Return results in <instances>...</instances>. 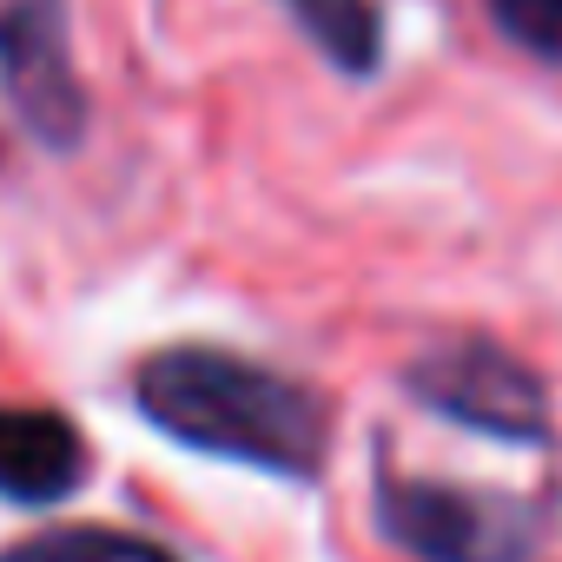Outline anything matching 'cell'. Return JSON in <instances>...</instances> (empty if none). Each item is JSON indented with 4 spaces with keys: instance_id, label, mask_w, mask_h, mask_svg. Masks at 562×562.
Instances as JSON below:
<instances>
[{
    "instance_id": "obj_1",
    "label": "cell",
    "mask_w": 562,
    "mask_h": 562,
    "mask_svg": "<svg viewBox=\"0 0 562 562\" xmlns=\"http://www.w3.org/2000/svg\"><path fill=\"white\" fill-rule=\"evenodd\" d=\"M133 404L186 450L312 483L331 457V411L312 384L218 345H166L133 371Z\"/></svg>"
},
{
    "instance_id": "obj_2",
    "label": "cell",
    "mask_w": 562,
    "mask_h": 562,
    "mask_svg": "<svg viewBox=\"0 0 562 562\" xmlns=\"http://www.w3.org/2000/svg\"><path fill=\"white\" fill-rule=\"evenodd\" d=\"M378 529L417 562H529L536 509L503 490H463L437 476H378Z\"/></svg>"
},
{
    "instance_id": "obj_3",
    "label": "cell",
    "mask_w": 562,
    "mask_h": 562,
    "mask_svg": "<svg viewBox=\"0 0 562 562\" xmlns=\"http://www.w3.org/2000/svg\"><path fill=\"white\" fill-rule=\"evenodd\" d=\"M411 391L463 430H490L503 443H549V384L490 338H457L417 358Z\"/></svg>"
},
{
    "instance_id": "obj_4",
    "label": "cell",
    "mask_w": 562,
    "mask_h": 562,
    "mask_svg": "<svg viewBox=\"0 0 562 562\" xmlns=\"http://www.w3.org/2000/svg\"><path fill=\"white\" fill-rule=\"evenodd\" d=\"M0 80L47 146L80 133L87 100L67 54V0H0Z\"/></svg>"
},
{
    "instance_id": "obj_5",
    "label": "cell",
    "mask_w": 562,
    "mask_h": 562,
    "mask_svg": "<svg viewBox=\"0 0 562 562\" xmlns=\"http://www.w3.org/2000/svg\"><path fill=\"white\" fill-rule=\"evenodd\" d=\"M87 483V437L54 404H0V503L47 509Z\"/></svg>"
},
{
    "instance_id": "obj_6",
    "label": "cell",
    "mask_w": 562,
    "mask_h": 562,
    "mask_svg": "<svg viewBox=\"0 0 562 562\" xmlns=\"http://www.w3.org/2000/svg\"><path fill=\"white\" fill-rule=\"evenodd\" d=\"M0 562H179L166 542L139 536V529H113V522H67L27 542H8Z\"/></svg>"
},
{
    "instance_id": "obj_7",
    "label": "cell",
    "mask_w": 562,
    "mask_h": 562,
    "mask_svg": "<svg viewBox=\"0 0 562 562\" xmlns=\"http://www.w3.org/2000/svg\"><path fill=\"white\" fill-rule=\"evenodd\" d=\"M292 8L345 74H364L378 60V8L371 0H292Z\"/></svg>"
},
{
    "instance_id": "obj_8",
    "label": "cell",
    "mask_w": 562,
    "mask_h": 562,
    "mask_svg": "<svg viewBox=\"0 0 562 562\" xmlns=\"http://www.w3.org/2000/svg\"><path fill=\"white\" fill-rule=\"evenodd\" d=\"M496 14L522 47H536L542 60H562V0H496Z\"/></svg>"
}]
</instances>
